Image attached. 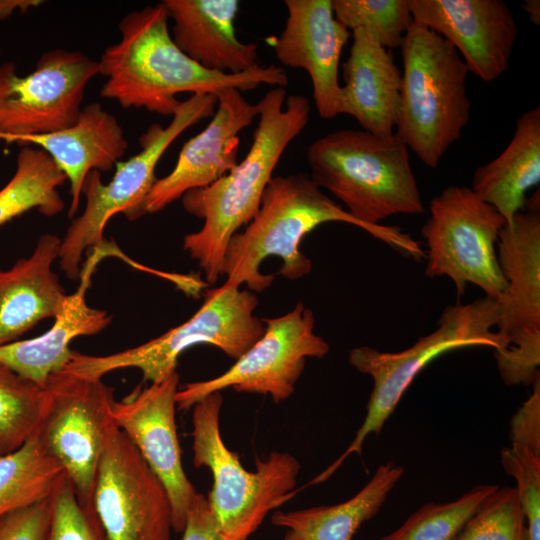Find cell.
<instances>
[{"mask_svg": "<svg viewBox=\"0 0 540 540\" xmlns=\"http://www.w3.org/2000/svg\"><path fill=\"white\" fill-rule=\"evenodd\" d=\"M414 21L459 53L469 72L485 82L508 69L519 28L502 0H409Z\"/></svg>", "mask_w": 540, "mask_h": 540, "instance_id": "obj_16", "label": "cell"}, {"mask_svg": "<svg viewBox=\"0 0 540 540\" xmlns=\"http://www.w3.org/2000/svg\"><path fill=\"white\" fill-rule=\"evenodd\" d=\"M352 46L343 63L341 114L362 130L379 136L395 133L401 94V71L393 54L365 29L351 31Z\"/></svg>", "mask_w": 540, "mask_h": 540, "instance_id": "obj_20", "label": "cell"}, {"mask_svg": "<svg viewBox=\"0 0 540 540\" xmlns=\"http://www.w3.org/2000/svg\"><path fill=\"white\" fill-rule=\"evenodd\" d=\"M455 540H526L515 487H498L470 517Z\"/></svg>", "mask_w": 540, "mask_h": 540, "instance_id": "obj_32", "label": "cell"}, {"mask_svg": "<svg viewBox=\"0 0 540 540\" xmlns=\"http://www.w3.org/2000/svg\"><path fill=\"white\" fill-rule=\"evenodd\" d=\"M215 96L217 106L211 121L184 143L173 170L156 180L144 200V214L157 213L187 191L212 184L238 163L239 133L258 116L257 103L251 104L235 88Z\"/></svg>", "mask_w": 540, "mask_h": 540, "instance_id": "obj_17", "label": "cell"}, {"mask_svg": "<svg viewBox=\"0 0 540 540\" xmlns=\"http://www.w3.org/2000/svg\"><path fill=\"white\" fill-rule=\"evenodd\" d=\"M222 404L221 392H214L192 406L193 463L212 473L207 498L224 540H247L271 510L294 495L300 463L289 453L274 451L256 462V471L246 470L222 439Z\"/></svg>", "mask_w": 540, "mask_h": 540, "instance_id": "obj_7", "label": "cell"}, {"mask_svg": "<svg viewBox=\"0 0 540 540\" xmlns=\"http://www.w3.org/2000/svg\"><path fill=\"white\" fill-rule=\"evenodd\" d=\"M98 61L80 51L44 52L24 76L13 62L0 65V140L52 133L75 123Z\"/></svg>", "mask_w": 540, "mask_h": 540, "instance_id": "obj_13", "label": "cell"}, {"mask_svg": "<svg viewBox=\"0 0 540 540\" xmlns=\"http://www.w3.org/2000/svg\"><path fill=\"white\" fill-rule=\"evenodd\" d=\"M51 512L52 496L1 516L0 540H46Z\"/></svg>", "mask_w": 540, "mask_h": 540, "instance_id": "obj_36", "label": "cell"}, {"mask_svg": "<svg viewBox=\"0 0 540 540\" xmlns=\"http://www.w3.org/2000/svg\"><path fill=\"white\" fill-rule=\"evenodd\" d=\"M65 474L35 431L20 448L0 456V517L49 498Z\"/></svg>", "mask_w": 540, "mask_h": 540, "instance_id": "obj_27", "label": "cell"}, {"mask_svg": "<svg viewBox=\"0 0 540 540\" xmlns=\"http://www.w3.org/2000/svg\"><path fill=\"white\" fill-rule=\"evenodd\" d=\"M257 106V127L242 161L212 184L181 197L185 211L203 220L200 230L185 235L183 249L197 262L207 284L222 276L229 240L257 214L280 158L309 122V99L287 96L284 87L267 91Z\"/></svg>", "mask_w": 540, "mask_h": 540, "instance_id": "obj_3", "label": "cell"}, {"mask_svg": "<svg viewBox=\"0 0 540 540\" xmlns=\"http://www.w3.org/2000/svg\"><path fill=\"white\" fill-rule=\"evenodd\" d=\"M327 222H343L367 228L324 193L307 174L272 177L266 186L254 218L229 240L222 266L225 283L246 285L254 293L271 286L275 274L260 271L262 262L277 256L278 274L297 280L312 270L311 260L302 253L304 237Z\"/></svg>", "mask_w": 540, "mask_h": 540, "instance_id": "obj_4", "label": "cell"}, {"mask_svg": "<svg viewBox=\"0 0 540 540\" xmlns=\"http://www.w3.org/2000/svg\"><path fill=\"white\" fill-rule=\"evenodd\" d=\"M400 48L403 70L395 133L422 163L435 168L469 122V69L449 42L416 21Z\"/></svg>", "mask_w": 540, "mask_h": 540, "instance_id": "obj_5", "label": "cell"}, {"mask_svg": "<svg viewBox=\"0 0 540 540\" xmlns=\"http://www.w3.org/2000/svg\"><path fill=\"white\" fill-rule=\"evenodd\" d=\"M45 388L0 363V456L20 448L37 430Z\"/></svg>", "mask_w": 540, "mask_h": 540, "instance_id": "obj_29", "label": "cell"}, {"mask_svg": "<svg viewBox=\"0 0 540 540\" xmlns=\"http://www.w3.org/2000/svg\"><path fill=\"white\" fill-rule=\"evenodd\" d=\"M14 143L46 152L70 183L72 218L78 210L82 185L92 170H111L124 156L128 143L117 118L94 102L82 107L71 126L48 134L23 136Z\"/></svg>", "mask_w": 540, "mask_h": 540, "instance_id": "obj_22", "label": "cell"}, {"mask_svg": "<svg viewBox=\"0 0 540 540\" xmlns=\"http://www.w3.org/2000/svg\"><path fill=\"white\" fill-rule=\"evenodd\" d=\"M498 487L479 485L454 501L429 502L380 540H455L470 517Z\"/></svg>", "mask_w": 540, "mask_h": 540, "instance_id": "obj_30", "label": "cell"}, {"mask_svg": "<svg viewBox=\"0 0 540 540\" xmlns=\"http://www.w3.org/2000/svg\"><path fill=\"white\" fill-rule=\"evenodd\" d=\"M282 540H299V539L296 537V535L293 532L288 530L285 537Z\"/></svg>", "mask_w": 540, "mask_h": 540, "instance_id": "obj_41", "label": "cell"}, {"mask_svg": "<svg viewBox=\"0 0 540 540\" xmlns=\"http://www.w3.org/2000/svg\"><path fill=\"white\" fill-rule=\"evenodd\" d=\"M540 182V107L522 113L511 140L492 161L476 168L471 189L511 223L526 192Z\"/></svg>", "mask_w": 540, "mask_h": 540, "instance_id": "obj_25", "label": "cell"}, {"mask_svg": "<svg viewBox=\"0 0 540 540\" xmlns=\"http://www.w3.org/2000/svg\"><path fill=\"white\" fill-rule=\"evenodd\" d=\"M61 239L44 234L32 254L0 269V345L16 341L39 321L60 313L68 296L52 265Z\"/></svg>", "mask_w": 540, "mask_h": 540, "instance_id": "obj_24", "label": "cell"}, {"mask_svg": "<svg viewBox=\"0 0 540 540\" xmlns=\"http://www.w3.org/2000/svg\"><path fill=\"white\" fill-rule=\"evenodd\" d=\"M182 532L181 540H224L206 495L195 496Z\"/></svg>", "mask_w": 540, "mask_h": 540, "instance_id": "obj_38", "label": "cell"}, {"mask_svg": "<svg viewBox=\"0 0 540 540\" xmlns=\"http://www.w3.org/2000/svg\"><path fill=\"white\" fill-rule=\"evenodd\" d=\"M500 460L505 472L516 480L526 540H540V450L511 444L502 448Z\"/></svg>", "mask_w": 540, "mask_h": 540, "instance_id": "obj_34", "label": "cell"}, {"mask_svg": "<svg viewBox=\"0 0 540 540\" xmlns=\"http://www.w3.org/2000/svg\"><path fill=\"white\" fill-rule=\"evenodd\" d=\"M497 257L506 288L497 299V332L509 339L524 329H540V196L500 231Z\"/></svg>", "mask_w": 540, "mask_h": 540, "instance_id": "obj_19", "label": "cell"}, {"mask_svg": "<svg viewBox=\"0 0 540 540\" xmlns=\"http://www.w3.org/2000/svg\"><path fill=\"white\" fill-rule=\"evenodd\" d=\"M168 12L162 2L126 14L119 23L120 40L108 46L98 61L106 78L100 95L123 108H145L173 116L181 93L216 95L235 88L242 93L261 84L284 87L288 76L276 65L239 74L210 71L189 58L172 39Z\"/></svg>", "mask_w": 540, "mask_h": 540, "instance_id": "obj_1", "label": "cell"}, {"mask_svg": "<svg viewBox=\"0 0 540 540\" xmlns=\"http://www.w3.org/2000/svg\"><path fill=\"white\" fill-rule=\"evenodd\" d=\"M171 36L178 48L200 66L219 73L239 74L258 65V46L241 42L234 21L237 0H164Z\"/></svg>", "mask_w": 540, "mask_h": 540, "instance_id": "obj_21", "label": "cell"}, {"mask_svg": "<svg viewBox=\"0 0 540 540\" xmlns=\"http://www.w3.org/2000/svg\"><path fill=\"white\" fill-rule=\"evenodd\" d=\"M335 18L350 32H370L387 49L401 46L414 22L409 0H332Z\"/></svg>", "mask_w": 540, "mask_h": 540, "instance_id": "obj_31", "label": "cell"}, {"mask_svg": "<svg viewBox=\"0 0 540 540\" xmlns=\"http://www.w3.org/2000/svg\"><path fill=\"white\" fill-rule=\"evenodd\" d=\"M46 540H108L93 502L78 498L66 474L52 495Z\"/></svg>", "mask_w": 540, "mask_h": 540, "instance_id": "obj_33", "label": "cell"}, {"mask_svg": "<svg viewBox=\"0 0 540 540\" xmlns=\"http://www.w3.org/2000/svg\"><path fill=\"white\" fill-rule=\"evenodd\" d=\"M306 158L311 180L342 202L370 235L408 258L425 259L421 244L408 233L381 224L391 216L424 212L409 149L396 133L335 130L312 142Z\"/></svg>", "mask_w": 540, "mask_h": 540, "instance_id": "obj_2", "label": "cell"}, {"mask_svg": "<svg viewBox=\"0 0 540 540\" xmlns=\"http://www.w3.org/2000/svg\"><path fill=\"white\" fill-rule=\"evenodd\" d=\"M506 224L470 187H446L430 201L429 217L421 228L427 248L425 275L450 278L458 298L473 284L497 300L506 288L497 257L499 234Z\"/></svg>", "mask_w": 540, "mask_h": 540, "instance_id": "obj_10", "label": "cell"}, {"mask_svg": "<svg viewBox=\"0 0 540 540\" xmlns=\"http://www.w3.org/2000/svg\"><path fill=\"white\" fill-rule=\"evenodd\" d=\"M285 26L274 42L279 62L305 70L319 116L341 114L339 61L351 32L334 16L332 0H286Z\"/></svg>", "mask_w": 540, "mask_h": 540, "instance_id": "obj_18", "label": "cell"}, {"mask_svg": "<svg viewBox=\"0 0 540 540\" xmlns=\"http://www.w3.org/2000/svg\"><path fill=\"white\" fill-rule=\"evenodd\" d=\"M256 293L224 283L206 290L198 311L184 323L139 346L109 355L73 350L63 369L93 378L123 368H137L143 381L160 382L176 372L179 356L197 344H210L237 360L263 335L265 326L254 311Z\"/></svg>", "mask_w": 540, "mask_h": 540, "instance_id": "obj_8", "label": "cell"}, {"mask_svg": "<svg viewBox=\"0 0 540 540\" xmlns=\"http://www.w3.org/2000/svg\"><path fill=\"white\" fill-rule=\"evenodd\" d=\"M44 388L46 405L36 433L64 468L78 498L92 503L105 435L113 423L114 389L102 378L65 369L52 373Z\"/></svg>", "mask_w": 540, "mask_h": 540, "instance_id": "obj_11", "label": "cell"}, {"mask_svg": "<svg viewBox=\"0 0 540 540\" xmlns=\"http://www.w3.org/2000/svg\"><path fill=\"white\" fill-rule=\"evenodd\" d=\"M523 9L528 14L529 20L535 25L540 24V1L526 0L523 4Z\"/></svg>", "mask_w": 540, "mask_h": 540, "instance_id": "obj_40", "label": "cell"}, {"mask_svg": "<svg viewBox=\"0 0 540 540\" xmlns=\"http://www.w3.org/2000/svg\"><path fill=\"white\" fill-rule=\"evenodd\" d=\"M42 3L40 0H0V20L9 17L15 11L25 12Z\"/></svg>", "mask_w": 540, "mask_h": 540, "instance_id": "obj_39", "label": "cell"}, {"mask_svg": "<svg viewBox=\"0 0 540 540\" xmlns=\"http://www.w3.org/2000/svg\"><path fill=\"white\" fill-rule=\"evenodd\" d=\"M261 338L224 373L184 384L176 394L177 408L185 410L205 396L231 387L238 393L270 395L275 403L295 391L307 358H323L329 344L315 333V316L298 302L288 313L262 318Z\"/></svg>", "mask_w": 540, "mask_h": 540, "instance_id": "obj_12", "label": "cell"}, {"mask_svg": "<svg viewBox=\"0 0 540 540\" xmlns=\"http://www.w3.org/2000/svg\"><path fill=\"white\" fill-rule=\"evenodd\" d=\"M498 318L495 299L484 296L467 304L458 301L443 310L434 331L405 350L385 352L369 346L350 350V365L373 380L366 416L347 449L309 485L326 481L350 455L361 454L366 437L381 431L416 376L433 360L468 347L504 349L508 339L494 330Z\"/></svg>", "mask_w": 540, "mask_h": 540, "instance_id": "obj_6", "label": "cell"}, {"mask_svg": "<svg viewBox=\"0 0 540 540\" xmlns=\"http://www.w3.org/2000/svg\"><path fill=\"white\" fill-rule=\"evenodd\" d=\"M510 441L513 445L540 450V377L532 384L529 398L511 419Z\"/></svg>", "mask_w": 540, "mask_h": 540, "instance_id": "obj_37", "label": "cell"}, {"mask_svg": "<svg viewBox=\"0 0 540 540\" xmlns=\"http://www.w3.org/2000/svg\"><path fill=\"white\" fill-rule=\"evenodd\" d=\"M100 253L94 249L86 261L77 290L67 296L52 327L40 336L0 345V363L44 387L48 377L68 363L73 339L97 334L111 323L107 311L90 307L86 301Z\"/></svg>", "mask_w": 540, "mask_h": 540, "instance_id": "obj_23", "label": "cell"}, {"mask_svg": "<svg viewBox=\"0 0 540 540\" xmlns=\"http://www.w3.org/2000/svg\"><path fill=\"white\" fill-rule=\"evenodd\" d=\"M179 375L138 386L111 407L113 423L136 446L166 489L172 508L173 531L184 530L197 491L185 474L177 436L175 411Z\"/></svg>", "mask_w": 540, "mask_h": 540, "instance_id": "obj_15", "label": "cell"}, {"mask_svg": "<svg viewBox=\"0 0 540 540\" xmlns=\"http://www.w3.org/2000/svg\"><path fill=\"white\" fill-rule=\"evenodd\" d=\"M216 106L214 95H191L166 127L159 123L148 127L139 138L141 150L116 163L108 184L102 182L99 171L88 173L81 192L86 198L84 212L72 220L61 239L59 266L69 279L79 280L84 252L104 244V228L112 216L122 213L133 221L144 215L143 203L157 180L155 169L162 155L186 129L213 116Z\"/></svg>", "mask_w": 540, "mask_h": 540, "instance_id": "obj_9", "label": "cell"}, {"mask_svg": "<svg viewBox=\"0 0 540 540\" xmlns=\"http://www.w3.org/2000/svg\"><path fill=\"white\" fill-rule=\"evenodd\" d=\"M403 474V467L394 462L381 464L367 484L347 501L276 511L271 521L293 532L299 540H354L356 531L378 513Z\"/></svg>", "mask_w": 540, "mask_h": 540, "instance_id": "obj_26", "label": "cell"}, {"mask_svg": "<svg viewBox=\"0 0 540 540\" xmlns=\"http://www.w3.org/2000/svg\"><path fill=\"white\" fill-rule=\"evenodd\" d=\"M92 501L108 540H172L168 493L114 423L105 435Z\"/></svg>", "mask_w": 540, "mask_h": 540, "instance_id": "obj_14", "label": "cell"}, {"mask_svg": "<svg viewBox=\"0 0 540 540\" xmlns=\"http://www.w3.org/2000/svg\"><path fill=\"white\" fill-rule=\"evenodd\" d=\"M494 356L506 385H532L540 377V329L518 332L504 349L495 350Z\"/></svg>", "mask_w": 540, "mask_h": 540, "instance_id": "obj_35", "label": "cell"}, {"mask_svg": "<svg viewBox=\"0 0 540 540\" xmlns=\"http://www.w3.org/2000/svg\"><path fill=\"white\" fill-rule=\"evenodd\" d=\"M65 181L46 152L24 145L13 177L0 190V226L34 208L45 216L60 213L65 204L57 188Z\"/></svg>", "mask_w": 540, "mask_h": 540, "instance_id": "obj_28", "label": "cell"}]
</instances>
